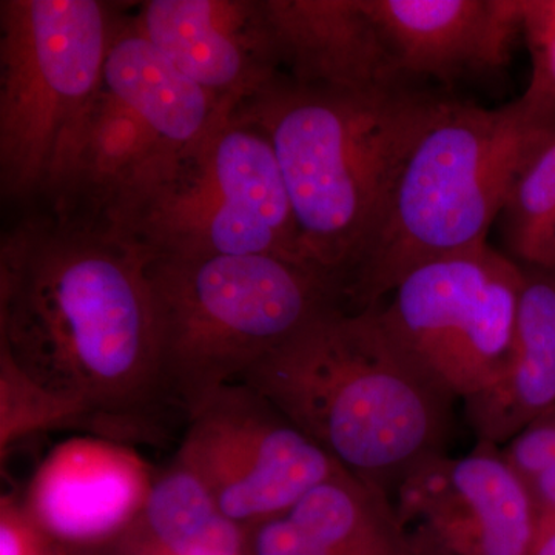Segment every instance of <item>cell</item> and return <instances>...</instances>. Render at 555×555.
Wrapping results in <instances>:
<instances>
[{
    "label": "cell",
    "mask_w": 555,
    "mask_h": 555,
    "mask_svg": "<svg viewBox=\"0 0 555 555\" xmlns=\"http://www.w3.org/2000/svg\"><path fill=\"white\" fill-rule=\"evenodd\" d=\"M102 86L137 109L177 150L198 142L221 116L236 108L185 76L131 22L122 20L109 40Z\"/></svg>",
    "instance_id": "e0dca14e"
},
{
    "label": "cell",
    "mask_w": 555,
    "mask_h": 555,
    "mask_svg": "<svg viewBox=\"0 0 555 555\" xmlns=\"http://www.w3.org/2000/svg\"><path fill=\"white\" fill-rule=\"evenodd\" d=\"M531 555H555V517H540L539 534Z\"/></svg>",
    "instance_id": "d4e9b609"
},
{
    "label": "cell",
    "mask_w": 555,
    "mask_h": 555,
    "mask_svg": "<svg viewBox=\"0 0 555 555\" xmlns=\"http://www.w3.org/2000/svg\"><path fill=\"white\" fill-rule=\"evenodd\" d=\"M448 101L420 83L323 89L281 73L235 108L275 150L302 258L345 294L409 155Z\"/></svg>",
    "instance_id": "7a4b0ae2"
},
{
    "label": "cell",
    "mask_w": 555,
    "mask_h": 555,
    "mask_svg": "<svg viewBox=\"0 0 555 555\" xmlns=\"http://www.w3.org/2000/svg\"><path fill=\"white\" fill-rule=\"evenodd\" d=\"M247 529L219 509L198 476L175 460L155 477L124 555H246Z\"/></svg>",
    "instance_id": "ac0fdd59"
},
{
    "label": "cell",
    "mask_w": 555,
    "mask_h": 555,
    "mask_svg": "<svg viewBox=\"0 0 555 555\" xmlns=\"http://www.w3.org/2000/svg\"><path fill=\"white\" fill-rule=\"evenodd\" d=\"M153 481L147 463L127 444L72 438L38 467L24 505L67 550L100 546L126 535L141 516Z\"/></svg>",
    "instance_id": "8fae6325"
},
{
    "label": "cell",
    "mask_w": 555,
    "mask_h": 555,
    "mask_svg": "<svg viewBox=\"0 0 555 555\" xmlns=\"http://www.w3.org/2000/svg\"><path fill=\"white\" fill-rule=\"evenodd\" d=\"M281 68L301 86L364 90L404 82L366 0H261Z\"/></svg>",
    "instance_id": "5bb4252c"
},
{
    "label": "cell",
    "mask_w": 555,
    "mask_h": 555,
    "mask_svg": "<svg viewBox=\"0 0 555 555\" xmlns=\"http://www.w3.org/2000/svg\"><path fill=\"white\" fill-rule=\"evenodd\" d=\"M526 483L534 499L540 517H555V463L529 478Z\"/></svg>",
    "instance_id": "cb8c5ba5"
},
{
    "label": "cell",
    "mask_w": 555,
    "mask_h": 555,
    "mask_svg": "<svg viewBox=\"0 0 555 555\" xmlns=\"http://www.w3.org/2000/svg\"><path fill=\"white\" fill-rule=\"evenodd\" d=\"M150 257L96 222L35 215L0 248V349L78 409L80 429L152 441L169 403L158 369Z\"/></svg>",
    "instance_id": "6da1fadb"
},
{
    "label": "cell",
    "mask_w": 555,
    "mask_h": 555,
    "mask_svg": "<svg viewBox=\"0 0 555 555\" xmlns=\"http://www.w3.org/2000/svg\"><path fill=\"white\" fill-rule=\"evenodd\" d=\"M554 134L555 104L525 94L496 108L449 100L409 155L347 280V306L382 305L414 270L488 243L518 178Z\"/></svg>",
    "instance_id": "277c9868"
},
{
    "label": "cell",
    "mask_w": 555,
    "mask_h": 555,
    "mask_svg": "<svg viewBox=\"0 0 555 555\" xmlns=\"http://www.w3.org/2000/svg\"><path fill=\"white\" fill-rule=\"evenodd\" d=\"M524 272L509 366L494 385L463 401L478 443L499 448L555 409V275Z\"/></svg>",
    "instance_id": "9a60e30c"
},
{
    "label": "cell",
    "mask_w": 555,
    "mask_h": 555,
    "mask_svg": "<svg viewBox=\"0 0 555 555\" xmlns=\"http://www.w3.org/2000/svg\"><path fill=\"white\" fill-rule=\"evenodd\" d=\"M525 272L488 243L409 273L379 305L387 335L454 400L509 366Z\"/></svg>",
    "instance_id": "ba28073f"
},
{
    "label": "cell",
    "mask_w": 555,
    "mask_h": 555,
    "mask_svg": "<svg viewBox=\"0 0 555 555\" xmlns=\"http://www.w3.org/2000/svg\"><path fill=\"white\" fill-rule=\"evenodd\" d=\"M511 466L528 481L555 463V409L502 448Z\"/></svg>",
    "instance_id": "603a6c76"
},
{
    "label": "cell",
    "mask_w": 555,
    "mask_h": 555,
    "mask_svg": "<svg viewBox=\"0 0 555 555\" xmlns=\"http://www.w3.org/2000/svg\"><path fill=\"white\" fill-rule=\"evenodd\" d=\"M80 427L78 409L47 392L0 349V451L33 434Z\"/></svg>",
    "instance_id": "ffe728a7"
},
{
    "label": "cell",
    "mask_w": 555,
    "mask_h": 555,
    "mask_svg": "<svg viewBox=\"0 0 555 555\" xmlns=\"http://www.w3.org/2000/svg\"><path fill=\"white\" fill-rule=\"evenodd\" d=\"M49 555H69V554H68L67 547L60 545V546L54 547V550L51 551V553Z\"/></svg>",
    "instance_id": "484cf974"
},
{
    "label": "cell",
    "mask_w": 555,
    "mask_h": 555,
    "mask_svg": "<svg viewBox=\"0 0 555 555\" xmlns=\"http://www.w3.org/2000/svg\"><path fill=\"white\" fill-rule=\"evenodd\" d=\"M160 386L185 422L318 317L347 306L335 278L288 259H153Z\"/></svg>",
    "instance_id": "5b68a950"
},
{
    "label": "cell",
    "mask_w": 555,
    "mask_h": 555,
    "mask_svg": "<svg viewBox=\"0 0 555 555\" xmlns=\"http://www.w3.org/2000/svg\"><path fill=\"white\" fill-rule=\"evenodd\" d=\"M241 383L387 496L443 452L455 401L387 335L379 305L318 317Z\"/></svg>",
    "instance_id": "3957f363"
},
{
    "label": "cell",
    "mask_w": 555,
    "mask_h": 555,
    "mask_svg": "<svg viewBox=\"0 0 555 555\" xmlns=\"http://www.w3.org/2000/svg\"><path fill=\"white\" fill-rule=\"evenodd\" d=\"M521 38L532 72L525 96L555 104V0H520Z\"/></svg>",
    "instance_id": "44dd1931"
},
{
    "label": "cell",
    "mask_w": 555,
    "mask_h": 555,
    "mask_svg": "<svg viewBox=\"0 0 555 555\" xmlns=\"http://www.w3.org/2000/svg\"><path fill=\"white\" fill-rule=\"evenodd\" d=\"M409 555H531L540 514L502 448L427 456L389 496Z\"/></svg>",
    "instance_id": "30bf717a"
},
{
    "label": "cell",
    "mask_w": 555,
    "mask_h": 555,
    "mask_svg": "<svg viewBox=\"0 0 555 555\" xmlns=\"http://www.w3.org/2000/svg\"><path fill=\"white\" fill-rule=\"evenodd\" d=\"M119 17L98 0L0 2V190L43 196L76 124L101 89Z\"/></svg>",
    "instance_id": "52a82bcc"
},
{
    "label": "cell",
    "mask_w": 555,
    "mask_h": 555,
    "mask_svg": "<svg viewBox=\"0 0 555 555\" xmlns=\"http://www.w3.org/2000/svg\"><path fill=\"white\" fill-rule=\"evenodd\" d=\"M130 22L185 76L233 107L281 75L261 2L150 0Z\"/></svg>",
    "instance_id": "7c38bea8"
},
{
    "label": "cell",
    "mask_w": 555,
    "mask_h": 555,
    "mask_svg": "<svg viewBox=\"0 0 555 555\" xmlns=\"http://www.w3.org/2000/svg\"><path fill=\"white\" fill-rule=\"evenodd\" d=\"M175 460L207 486L225 517L246 529L343 469L244 383L219 390L190 416Z\"/></svg>",
    "instance_id": "9c48e42d"
},
{
    "label": "cell",
    "mask_w": 555,
    "mask_h": 555,
    "mask_svg": "<svg viewBox=\"0 0 555 555\" xmlns=\"http://www.w3.org/2000/svg\"><path fill=\"white\" fill-rule=\"evenodd\" d=\"M11 495L0 502V555H49L60 546Z\"/></svg>",
    "instance_id": "7402d4cb"
},
{
    "label": "cell",
    "mask_w": 555,
    "mask_h": 555,
    "mask_svg": "<svg viewBox=\"0 0 555 555\" xmlns=\"http://www.w3.org/2000/svg\"><path fill=\"white\" fill-rule=\"evenodd\" d=\"M499 221L507 257L555 275V134L518 178Z\"/></svg>",
    "instance_id": "d6986e66"
},
{
    "label": "cell",
    "mask_w": 555,
    "mask_h": 555,
    "mask_svg": "<svg viewBox=\"0 0 555 555\" xmlns=\"http://www.w3.org/2000/svg\"><path fill=\"white\" fill-rule=\"evenodd\" d=\"M404 82L454 83L507 67L520 0H366Z\"/></svg>",
    "instance_id": "4fadbf2b"
},
{
    "label": "cell",
    "mask_w": 555,
    "mask_h": 555,
    "mask_svg": "<svg viewBox=\"0 0 555 555\" xmlns=\"http://www.w3.org/2000/svg\"><path fill=\"white\" fill-rule=\"evenodd\" d=\"M94 222L153 259L266 255L309 266L275 150L235 109L145 170Z\"/></svg>",
    "instance_id": "8992f818"
},
{
    "label": "cell",
    "mask_w": 555,
    "mask_h": 555,
    "mask_svg": "<svg viewBox=\"0 0 555 555\" xmlns=\"http://www.w3.org/2000/svg\"><path fill=\"white\" fill-rule=\"evenodd\" d=\"M401 542L390 499L345 469L247 529L246 555H320Z\"/></svg>",
    "instance_id": "2e32d148"
},
{
    "label": "cell",
    "mask_w": 555,
    "mask_h": 555,
    "mask_svg": "<svg viewBox=\"0 0 555 555\" xmlns=\"http://www.w3.org/2000/svg\"><path fill=\"white\" fill-rule=\"evenodd\" d=\"M387 555H409V554L406 553V550H404V547H403V550L393 551V553H390Z\"/></svg>",
    "instance_id": "4316f807"
}]
</instances>
